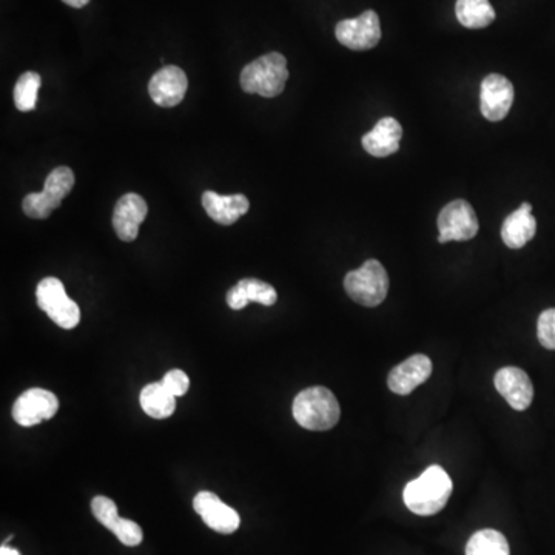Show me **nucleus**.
Listing matches in <instances>:
<instances>
[{
	"label": "nucleus",
	"mask_w": 555,
	"mask_h": 555,
	"mask_svg": "<svg viewBox=\"0 0 555 555\" xmlns=\"http://www.w3.org/2000/svg\"><path fill=\"white\" fill-rule=\"evenodd\" d=\"M335 36L349 50H370L377 47L381 39L380 17L375 11L367 10L355 19H344L338 22Z\"/></svg>",
	"instance_id": "6e6552de"
},
{
	"label": "nucleus",
	"mask_w": 555,
	"mask_h": 555,
	"mask_svg": "<svg viewBox=\"0 0 555 555\" xmlns=\"http://www.w3.org/2000/svg\"><path fill=\"white\" fill-rule=\"evenodd\" d=\"M62 2L71 8H84L85 5L90 4V0H62Z\"/></svg>",
	"instance_id": "cd10ccee"
},
{
	"label": "nucleus",
	"mask_w": 555,
	"mask_h": 555,
	"mask_svg": "<svg viewBox=\"0 0 555 555\" xmlns=\"http://www.w3.org/2000/svg\"><path fill=\"white\" fill-rule=\"evenodd\" d=\"M278 300L275 287L264 281L247 278L241 280L227 293V304L230 309L243 310L249 303H259L263 306H273Z\"/></svg>",
	"instance_id": "6ab92c4d"
},
{
	"label": "nucleus",
	"mask_w": 555,
	"mask_h": 555,
	"mask_svg": "<svg viewBox=\"0 0 555 555\" xmlns=\"http://www.w3.org/2000/svg\"><path fill=\"white\" fill-rule=\"evenodd\" d=\"M193 508L201 515L202 522L219 534H233L241 525L238 512L213 492L201 491L196 494Z\"/></svg>",
	"instance_id": "f8f14e48"
},
{
	"label": "nucleus",
	"mask_w": 555,
	"mask_h": 555,
	"mask_svg": "<svg viewBox=\"0 0 555 555\" xmlns=\"http://www.w3.org/2000/svg\"><path fill=\"white\" fill-rule=\"evenodd\" d=\"M344 289L355 303L364 307H377L386 300L389 276L380 261L367 259L360 269L347 273Z\"/></svg>",
	"instance_id": "20e7f679"
},
{
	"label": "nucleus",
	"mask_w": 555,
	"mask_h": 555,
	"mask_svg": "<svg viewBox=\"0 0 555 555\" xmlns=\"http://www.w3.org/2000/svg\"><path fill=\"white\" fill-rule=\"evenodd\" d=\"M466 555H511V549L502 532L481 529L469 539Z\"/></svg>",
	"instance_id": "4be33fe9"
},
{
	"label": "nucleus",
	"mask_w": 555,
	"mask_h": 555,
	"mask_svg": "<svg viewBox=\"0 0 555 555\" xmlns=\"http://www.w3.org/2000/svg\"><path fill=\"white\" fill-rule=\"evenodd\" d=\"M292 412L301 428L315 432L329 431L341 417L337 397L323 386L309 387L296 395Z\"/></svg>",
	"instance_id": "f03ea898"
},
{
	"label": "nucleus",
	"mask_w": 555,
	"mask_h": 555,
	"mask_svg": "<svg viewBox=\"0 0 555 555\" xmlns=\"http://www.w3.org/2000/svg\"><path fill=\"white\" fill-rule=\"evenodd\" d=\"M431 374L432 361L426 355H412L391 370V374L387 377V386L394 394L409 395L418 386L426 383Z\"/></svg>",
	"instance_id": "4468645a"
},
{
	"label": "nucleus",
	"mask_w": 555,
	"mask_h": 555,
	"mask_svg": "<svg viewBox=\"0 0 555 555\" xmlns=\"http://www.w3.org/2000/svg\"><path fill=\"white\" fill-rule=\"evenodd\" d=\"M187 88H189V79L184 70L176 65H167L153 74L148 84V93L159 107L172 108L181 104Z\"/></svg>",
	"instance_id": "9b49d317"
},
{
	"label": "nucleus",
	"mask_w": 555,
	"mask_h": 555,
	"mask_svg": "<svg viewBox=\"0 0 555 555\" xmlns=\"http://www.w3.org/2000/svg\"><path fill=\"white\" fill-rule=\"evenodd\" d=\"M537 337L545 349L555 350V309H546L540 313Z\"/></svg>",
	"instance_id": "a878e982"
},
{
	"label": "nucleus",
	"mask_w": 555,
	"mask_h": 555,
	"mask_svg": "<svg viewBox=\"0 0 555 555\" xmlns=\"http://www.w3.org/2000/svg\"><path fill=\"white\" fill-rule=\"evenodd\" d=\"M74 175L68 167L54 169L45 179L42 192L30 193L22 201L25 215L33 219H45L61 206L62 199L71 192Z\"/></svg>",
	"instance_id": "423d86ee"
},
{
	"label": "nucleus",
	"mask_w": 555,
	"mask_h": 555,
	"mask_svg": "<svg viewBox=\"0 0 555 555\" xmlns=\"http://www.w3.org/2000/svg\"><path fill=\"white\" fill-rule=\"evenodd\" d=\"M59 400L53 392L45 389H28L17 398L13 406V418L19 426L31 428L58 414Z\"/></svg>",
	"instance_id": "1a4fd4ad"
},
{
	"label": "nucleus",
	"mask_w": 555,
	"mask_h": 555,
	"mask_svg": "<svg viewBox=\"0 0 555 555\" xmlns=\"http://www.w3.org/2000/svg\"><path fill=\"white\" fill-rule=\"evenodd\" d=\"M111 532L125 546H138L144 540V532H142L141 526L133 522V520H127V518L121 517V520L116 523L115 528L111 529Z\"/></svg>",
	"instance_id": "393cba45"
},
{
	"label": "nucleus",
	"mask_w": 555,
	"mask_h": 555,
	"mask_svg": "<svg viewBox=\"0 0 555 555\" xmlns=\"http://www.w3.org/2000/svg\"><path fill=\"white\" fill-rule=\"evenodd\" d=\"M438 243L469 241L478 233V219L471 204L465 199L449 202L438 215Z\"/></svg>",
	"instance_id": "0eeeda50"
},
{
	"label": "nucleus",
	"mask_w": 555,
	"mask_h": 555,
	"mask_svg": "<svg viewBox=\"0 0 555 555\" xmlns=\"http://www.w3.org/2000/svg\"><path fill=\"white\" fill-rule=\"evenodd\" d=\"M202 206L213 221L221 226H232L249 212L250 202L244 195L221 196L207 190L202 195Z\"/></svg>",
	"instance_id": "f3484780"
},
{
	"label": "nucleus",
	"mask_w": 555,
	"mask_h": 555,
	"mask_svg": "<svg viewBox=\"0 0 555 555\" xmlns=\"http://www.w3.org/2000/svg\"><path fill=\"white\" fill-rule=\"evenodd\" d=\"M0 555H21L16 549L10 548V546L4 545L0 548Z\"/></svg>",
	"instance_id": "c85d7f7f"
},
{
	"label": "nucleus",
	"mask_w": 555,
	"mask_h": 555,
	"mask_svg": "<svg viewBox=\"0 0 555 555\" xmlns=\"http://www.w3.org/2000/svg\"><path fill=\"white\" fill-rule=\"evenodd\" d=\"M39 309L47 313L54 324L62 329H74L81 321V309L68 298L64 284L58 278H44L36 289Z\"/></svg>",
	"instance_id": "39448f33"
},
{
	"label": "nucleus",
	"mask_w": 555,
	"mask_h": 555,
	"mask_svg": "<svg viewBox=\"0 0 555 555\" xmlns=\"http://www.w3.org/2000/svg\"><path fill=\"white\" fill-rule=\"evenodd\" d=\"M495 389L515 411H526L534 400V386L525 370L503 367L494 378Z\"/></svg>",
	"instance_id": "ddd939ff"
},
{
	"label": "nucleus",
	"mask_w": 555,
	"mask_h": 555,
	"mask_svg": "<svg viewBox=\"0 0 555 555\" xmlns=\"http://www.w3.org/2000/svg\"><path fill=\"white\" fill-rule=\"evenodd\" d=\"M455 14L463 27L480 30L494 22L495 11L489 0H457Z\"/></svg>",
	"instance_id": "412c9836"
},
{
	"label": "nucleus",
	"mask_w": 555,
	"mask_h": 555,
	"mask_svg": "<svg viewBox=\"0 0 555 555\" xmlns=\"http://www.w3.org/2000/svg\"><path fill=\"white\" fill-rule=\"evenodd\" d=\"M91 512L95 515L96 520L110 531L121 520L116 503L111 498L104 497V495H98V497L91 500Z\"/></svg>",
	"instance_id": "b1692460"
},
{
	"label": "nucleus",
	"mask_w": 555,
	"mask_h": 555,
	"mask_svg": "<svg viewBox=\"0 0 555 555\" xmlns=\"http://www.w3.org/2000/svg\"><path fill=\"white\" fill-rule=\"evenodd\" d=\"M41 74L27 71L22 74L14 87V104L19 111H31L36 108L37 95L41 90Z\"/></svg>",
	"instance_id": "5701e85b"
},
{
	"label": "nucleus",
	"mask_w": 555,
	"mask_h": 555,
	"mask_svg": "<svg viewBox=\"0 0 555 555\" xmlns=\"http://www.w3.org/2000/svg\"><path fill=\"white\" fill-rule=\"evenodd\" d=\"M454 483L441 466H431L420 477L409 481L403 492L407 509L421 517L435 515L448 505Z\"/></svg>",
	"instance_id": "f257e3e1"
},
{
	"label": "nucleus",
	"mask_w": 555,
	"mask_h": 555,
	"mask_svg": "<svg viewBox=\"0 0 555 555\" xmlns=\"http://www.w3.org/2000/svg\"><path fill=\"white\" fill-rule=\"evenodd\" d=\"M535 232H537V219L532 216L531 204L525 202L503 222V243L509 249H522L534 238Z\"/></svg>",
	"instance_id": "a211bd4d"
},
{
	"label": "nucleus",
	"mask_w": 555,
	"mask_h": 555,
	"mask_svg": "<svg viewBox=\"0 0 555 555\" xmlns=\"http://www.w3.org/2000/svg\"><path fill=\"white\" fill-rule=\"evenodd\" d=\"M164 384L165 389L170 392V394L175 395L176 398L184 397L189 391L190 380L185 372L179 369L170 370L164 375L161 381Z\"/></svg>",
	"instance_id": "bb28decb"
},
{
	"label": "nucleus",
	"mask_w": 555,
	"mask_h": 555,
	"mask_svg": "<svg viewBox=\"0 0 555 555\" xmlns=\"http://www.w3.org/2000/svg\"><path fill=\"white\" fill-rule=\"evenodd\" d=\"M403 128L394 118H383L375 124L369 133L363 136V147L375 158H386L400 150Z\"/></svg>",
	"instance_id": "dca6fc26"
},
{
	"label": "nucleus",
	"mask_w": 555,
	"mask_h": 555,
	"mask_svg": "<svg viewBox=\"0 0 555 555\" xmlns=\"http://www.w3.org/2000/svg\"><path fill=\"white\" fill-rule=\"evenodd\" d=\"M514 96V85L508 78L502 74H489L481 82V115L491 122L503 121L514 104Z\"/></svg>",
	"instance_id": "9d476101"
},
{
	"label": "nucleus",
	"mask_w": 555,
	"mask_h": 555,
	"mask_svg": "<svg viewBox=\"0 0 555 555\" xmlns=\"http://www.w3.org/2000/svg\"><path fill=\"white\" fill-rule=\"evenodd\" d=\"M147 202L136 193H127L119 199L113 213V227L116 235L125 243H132L138 238L139 226L147 216Z\"/></svg>",
	"instance_id": "2eb2a0df"
},
{
	"label": "nucleus",
	"mask_w": 555,
	"mask_h": 555,
	"mask_svg": "<svg viewBox=\"0 0 555 555\" xmlns=\"http://www.w3.org/2000/svg\"><path fill=\"white\" fill-rule=\"evenodd\" d=\"M139 403L142 411L156 420L172 417L176 409L175 395L170 394L161 381L147 384L139 395Z\"/></svg>",
	"instance_id": "aec40b11"
},
{
	"label": "nucleus",
	"mask_w": 555,
	"mask_h": 555,
	"mask_svg": "<svg viewBox=\"0 0 555 555\" xmlns=\"http://www.w3.org/2000/svg\"><path fill=\"white\" fill-rule=\"evenodd\" d=\"M287 79V59L281 53H269L247 64L239 82L246 93L270 99L283 93Z\"/></svg>",
	"instance_id": "7ed1b4c3"
}]
</instances>
